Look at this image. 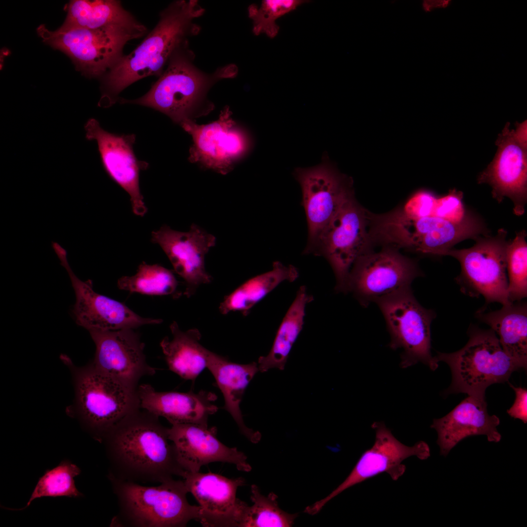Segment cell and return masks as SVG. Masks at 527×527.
Returning a JSON list of instances; mask_svg holds the SVG:
<instances>
[{
  "label": "cell",
  "instance_id": "cell-1",
  "mask_svg": "<svg viewBox=\"0 0 527 527\" xmlns=\"http://www.w3.org/2000/svg\"><path fill=\"white\" fill-rule=\"evenodd\" d=\"M168 428L159 417L141 408L127 416L103 439L111 465L109 478L161 483L182 477Z\"/></svg>",
  "mask_w": 527,
  "mask_h": 527
},
{
  "label": "cell",
  "instance_id": "cell-2",
  "mask_svg": "<svg viewBox=\"0 0 527 527\" xmlns=\"http://www.w3.org/2000/svg\"><path fill=\"white\" fill-rule=\"evenodd\" d=\"M204 9L196 0L171 2L160 14L154 29L130 53L123 55L103 77L99 104L108 107L118 101L119 94L142 79L159 77L174 51L189 37L199 33L194 22Z\"/></svg>",
  "mask_w": 527,
  "mask_h": 527
},
{
  "label": "cell",
  "instance_id": "cell-3",
  "mask_svg": "<svg viewBox=\"0 0 527 527\" xmlns=\"http://www.w3.org/2000/svg\"><path fill=\"white\" fill-rule=\"evenodd\" d=\"M194 58L188 41L185 42L174 51L163 72L145 94L134 100L120 98L118 101L154 109L180 125L192 120L211 86L219 80L234 78L238 71L236 65L231 64L207 74L195 65Z\"/></svg>",
  "mask_w": 527,
  "mask_h": 527
},
{
  "label": "cell",
  "instance_id": "cell-4",
  "mask_svg": "<svg viewBox=\"0 0 527 527\" xmlns=\"http://www.w3.org/2000/svg\"><path fill=\"white\" fill-rule=\"evenodd\" d=\"M109 479L119 507L114 526L183 527L192 520L200 521L201 507L188 503L183 480L172 478L152 486Z\"/></svg>",
  "mask_w": 527,
  "mask_h": 527
},
{
  "label": "cell",
  "instance_id": "cell-5",
  "mask_svg": "<svg viewBox=\"0 0 527 527\" xmlns=\"http://www.w3.org/2000/svg\"><path fill=\"white\" fill-rule=\"evenodd\" d=\"M73 378V408L86 429L100 441L127 416L141 409L138 389L97 369L91 363L77 366L61 357Z\"/></svg>",
  "mask_w": 527,
  "mask_h": 527
},
{
  "label": "cell",
  "instance_id": "cell-6",
  "mask_svg": "<svg viewBox=\"0 0 527 527\" xmlns=\"http://www.w3.org/2000/svg\"><path fill=\"white\" fill-rule=\"evenodd\" d=\"M467 332L469 340L463 347L452 353L438 352L434 358L451 369L452 381L446 394L485 398L489 385L508 382L512 373L521 368L503 350L492 329L471 325Z\"/></svg>",
  "mask_w": 527,
  "mask_h": 527
},
{
  "label": "cell",
  "instance_id": "cell-7",
  "mask_svg": "<svg viewBox=\"0 0 527 527\" xmlns=\"http://www.w3.org/2000/svg\"><path fill=\"white\" fill-rule=\"evenodd\" d=\"M37 31L43 42L67 54L77 68L90 78L103 77L123 57L127 42L147 32L144 25L97 29L61 26L51 31L41 24Z\"/></svg>",
  "mask_w": 527,
  "mask_h": 527
},
{
  "label": "cell",
  "instance_id": "cell-8",
  "mask_svg": "<svg viewBox=\"0 0 527 527\" xmlns=\"http://www.w3.org/2000/svg\"><path fill=\"white\" fill-rule=\"evenodd\" d=\"M381 235L384 244L396 249L441 256L463 240L487 234L482 220L474 215L457 223L433 215L412 217L396 209L385 217Z\"/></svg>",
  "mask_w": 527,
  "mask_h": 527
},
{
  "label": "cell",
  "instance_id": "cell-9",
  "mask_svg": "<svg viewBox=\"0 0 527 527\" xmlns=\"http://www.w3.org/2000/svg\"><path fill=\"white\" fill-rule=\"evenodd\" d=\"M507 231L501 228L494 236H479L470 248H451L441 256H450L460 263L461 271L456 281L462 292L471 297L482 296L486 304L512 303L508 294L507 271Z\"/></svg>",
  "mask_w": 527,
  "mask_h": 527
},
{
  "label": "cell",
  "instance_id": "cell-10",
  "mask_svg": "<svg viewBox=\"0 0 527 527\" xmlns=\"http://www.w3.org/2000/svg\"><path fill=\"white\" fill-rule=\"evenodd\" d=\"M390 337L389 346L403 350L401 366L407 368L421 362L432 370L438 363L431 352L430 326L436 317L431 309L424 307L409 287L378 300Z\"/></svg>",
  "mask_w": 527,
  "mask_h": 527
},
{
  "label": "cell",
  "instance_id": "cell-11",
  "mask_svg": "<svg viewBox=\"0 0 527 527\" xmlns=\"http://www.w3.org/2000/svg\"><path fill=\"white\" fill-rule=\"evenodd\" d=\"M368 213L357 201L354 192L350 194L323 232L312 254L324 257L331 266L336 292L346 293L353 264L373 250L374 244L368 230Z\"/></svg>",
  "mask_w": 527,
  "mask_h": 527
},
{
  "label": "cell",
  "instance_id": "cell-12",
  "mask_svg": "<svg viewBox=\"0 0 527 527\" xmlns=\"http://www.w3.org/2000/svg\"><path fill=\"white\" fill-rule=\"evenodd\" d=\"M293 176L302 194L308 236L304 254H312L323 232L341 205L354 193L352 179L341 173L324 154L314 166L296 168Z\"/></svg>",
  "mask_w": 527,
  "mask_h": 527
},
{
  "label": "cell",
  "instance_id": "cell-13",
  "mask_svg": "<svg viewBox=\"0 0 527 527\" xmlns=\"http://www.w3.org/2000/svg\"><path fill=\"white\" fill-rule=\"evenodd\" d=\"M422 275L416 261L399 249L385 246L358 258L348 277L346 293H351L366 307L372 302L411 287L414 280Z\"/></svg>",
  "mask_w": 527,
  "mask_h": 527
},
{
  "label": "cell",
  "instance_id": "cell-14",
  "mask_svg": "<svg viewBox=\"0 0 527 527\" xmlns=\"http://www.w3.org/2000/svg\"><path fill=\"white\" fill-rule=\"evenodd\" d=\"M372 428L375 438L373 446L361 455L345 479L325 498L307 506L304 511L310 515L318 513L330 500L347 488L383 473L397 481L405 471L403 462L415 456L420 460L430 456L428 444L421 441L408 446L398 440L383 422H374Z\"/></svg>",
  "mask_w": 527,
  "mask_h": 527
},
{
  "label": "cell",
  "instance_id": "cell-15",
  "mask_svg": "<svg viewBox=\"0 0 527 527\" xmlns=\"http://www.w3.org/2000/svg\"><path fill=\"white\" fill-rule=\"evenodd\" d=\"M53 247L67 271L75 291L76 302L72 312L78 325L88 331L116 330L162 322L161 319L142 317L124 304L95 292L91 280L82 281L74 273L65 250L57 243Z\"/></svg>",
  "mask_w": 527,
  "mask_h": 527
},
{
  "label": "cell",
  "instance_id": "cell-16",
  "mask_svg": "<svg viewBox=\"0 0 527 527\" xmlns=\"http://www.w3.org/2000/svg\"><path fill=\"white\" fill-rule=\"evenodd\" d=\"M96 351L92 364L99 371L137 390L144 376L156 369L147 362L144 343L135 329L88 330Z\"/></svg>",
  "mask_w": 527,
  "mask_h": 527
},
{
  "label": "cell",
  "instance_id": "cell-17",
  "mask_svg": "<svg viewBox=\"0 0 527 527\" xmlns=\"http://www.w3.org/2000/svg\"><path fill=\"white\" fill-rule=\"evenodd\" d=\"M225 107L219 119L211 123L198 125L192 120L181 125L191 136L193 144L189 160L223 175L232 168L234 162L247 150L249 140L231 118Z\"/></svg>",
  "mask_w": 527,
  "mask_h": 527
},
{
  "label": "cell",
  "instance_id": "cell-18",
  "mask_svg": "<svg viewBox=\"0 0 527 527\" xmlns=\"http://www.w3.org/2000/svg\"><path fill=\"white\" fill-rule=\"evenodd\" d=\"M86 139L95 141L103 168L109 176L129 195L133 213L142 217L147 212L140 188L141 171L148 164L139 160L133 150L134 134L118 135L103 129L98 121L89 119L84 125Z\"/></svg>",
  "mask_w": 527,
  "mask_h": 527
},
{
  "label": "cell",
  "instance_id": "cell-19",
  "mask_svg": "<svg viewBox=\"0 0 527 527\" xmlns=\"http://www.w3.org/2000/svg\"><path fill=\"white\" fill-rule=\"evenodd\" d=\"M152 242L158 244L170 261L174 272L184 281L183 293L193 296L201 285L212 282L205 268V255L216 244V238L195 223L187 232L171 229L166 225L151 234Z\"/></svg>",
  "mask_w": 527,
  "mask_h": 527
},
{
  "label": "cell",
  "instance_id": "cell-20",
  "mask_svg": "<svg viewBox=\"0 0 527 527\" xmlns=\"http://www.w3.org/2000/svg\"><path fill=\"white\" fill-rule=\"evenodd\" d=\"M507 122L495 142L497 150L492 161L481 172L478 183H487L494 199L501 203L511 199L513 212L523 215L527 201V149L516 140Z\"/></svg>",
  "mask_w": 527,
  "mask_h": 527
},
{
  "label": "cell",
  "instance_id": "cell-21",
  "mask_svg": "<svg viewBox=\"0 0 527 527\" xmlns=\"http://www.w3.org/2000/svg\"><path fill=\"white\" fill-rule=\"evenodd\" d=\"M182 478L188 492L201 507L199 522L203 527H239L247 504L236 497L243 477L229 479L219 474L186 472Z\"/></svg>",
  "mask_w": 527,
  "mask_h": 527
},
{
  "label": "cell",
  "instance_id": "cell-22",
  "mask_svg": "<svg viewBox=\"0 0 527 527\" xmlns=\"http://www.w3.org/2000/svg\"><path fill=\"white\" fill-rule=\"evenodd\" d=\"M168 432L178 463L185 472H198L202 466L218 462L232 464L240 471L251 470L243 452L226 446L218 439L216 427L177 424L172 425Z\"/></svg>",
  "mask_w": 527,
  "mask_h": 527
},
{
  "label": "cell",
  "instance_id": "cell-23",
  "mask_svg": "<svg viewBox=\"0 0 527 527\" xmlns=\"http://www.w3.org/2000/svg\"><path fill=\"white\" fill-rule=\"evenodd\" d=\"M500 419L489 415L485 398L468 395L443 417L433 420L431 427L438 434L440 454L446 456L464 439L484 435L489 442H499L501 435L497 429Z\"/></svg>",
  "mask_w": 527,
  "mask_h": 527
},
{
  "label": "cell",
  "instance_id": "cell-24",
  "mask_svg": "<svg viewBox=\"0 0 527 527\" xmlns=\"http://www.w3.org/2000/svg\"><path fill=\"white\" fill-rule=\"evenodd\" d=\"M138 394L141 409L163 417L171 425L195 424L208 426L210 415L218 409L216 395L201 390L197 393L158 391L149 384L140 385Z\"/></svg>",
  "mask_w": 527,
  "mask_h": 527
},
{
  "label": "cell",
  "instance_id": "cell-25",
  "mask_svg": "<svg viewBox=\"0 0 527 527\" xmlns=\"http://www.w3.org/2000/svg\"><path fill=\"white\" fill-rule=\"evenodd\" d=\"M207 368L215 379L224 400V408L236 423L240 431L253 443H258L261 434L245 425L240 405L246 388L259 371L258 363L240 364L207 349Z\"/></svg>",
  "mask_w": 527,
  "mask_h": 527
},
{
  "label": "cell",
  "instance_id": "cell-26",
  "mask_svg": "<svg viewBox=\"0 0 527 527\" xmlns=\"http://www.w3.org/2000/svg\"><path fill=\"white\" fill-rule=\"evenodd\" d=\"M476 317L488 325L499 338L505 352L521 368L527 365V304L512 303L498 310L476 312Z\"/></svg>",
  "mask_w": 527,
  "mask_h": 527
},
{
  "label": "cell",
  "instance_id": "cell-27",
  "mask_svg": "<svg viewBox=\"0 0 527 527\" xmlns=\"http://www.w3.org/2000/svg\"><path fill=\"white\" fill-rule=\"evenodd\" d=\"M172 338L165 337L160 346L171 371L186 380L195 381L207 367V350L200 343L202 335L197 328L182 330L173 321L169 326Z\"/></svg>",
  "mask_w": 527,
  "mask_h": 527
},
{
  "label": "cell",
  "instance_id": "cell-28",
  "mask_svg": "<svg viewBox=\"0 0 527 527\" xmlns=\"http://www.w3.org/2000/svg\"><path fill=\"white\" fill-rule=\"evenodd\" d=\"M299 275L294 266L274 262L271 270L247 280L226 296L220 303L219 311L223 315L238 311L246 316L253 306L280 284L293 282Z\"/></svg>",
  "mask_w": 527,
  "mask_h": 527
},
{
  "label": "cell",
  "instance_id": "cell-29",
  "mask_svg": "<svg viewBox=\"0 0 527 527\" xmlns=\"http://www.w3.org/2000/svg\"><path fill=\"white\" fill-rule=\"evenodd\" d=\"M63 27L97 29L111 26L140 27L143 25L122 6L120 0H74L67 6Z\"/></svg>",
  "mask_w": 527,
  "mask_h": 527
},
{
  "label": "cell",
  "instance_id": "cell-30",
  "mask_svg": "<svg viewBox=\"0 0 527 527\" xmlns=\"http://www.w3.org/2000/svg\"><path fill=\"white\" fill-rule=\"evenodd\" d=\"M312 300L313 296L308 294L306 286H300L278 329L268 354L258 359L260 372L271 368L284 369L292 347L303 328L306 305Z\"/></svg>",
  "mask_w": 527,
  "mask_h": 527
},
{
  "label": "cell",
  "instance_id": "cell-31",
  "mask_svg": "<svg viewBox=\"0 0 527 527\" xmlns=\"http://www.w3.org/2000/svg\"><path fill=\"white\" fill-rule=\"evenodd\" d=\"M174 272L160 264L142 262L135 275L121 277L117 284L120 289L131 293L179 297L178 282Z\"/></svg>",
  "mask_w": 527,
  "mask_h": 527
},
{
  "label": "cell",
  "instance_id": "cell-32",
  "mask_svg": "<svg viewBox=\"0 0 527 527\" xmlns=\"http://www.w3.org/2000/svg\"><path fill=\"white\" fill-rule=\"evenodd\" d=\"M278 496L274 492L267 496L261 494L259 487L251 486L250 499L253 505L246 506L239 527H289L292 526L298 516L297 513H288L279 507Z\"/></svg>",
  "mask_w": 527,
  "mask_h": 527
},
{
  "label": "cell",
  "instance_id": "cell-33",
  "mask_svg": "<svg viewBox=\"0 0 527 527\" xmlns=\"http://www.w3.org/2000/svg\"><path fill=\"white\" fill-rule=\"evenodd\" d=\"M81 473L76 465L63 461L54 468L47 470L39 479L26 506L17 510L28 507L35 499L43 497L67 496L79 497L82 496L77 488L74 478Z\"/></svg>",
  "mask_w": 527,
  "mask_h": 527
},
{
  "label": "cell",
  "instance_id": "cell-34",
  "mask_svg": "<svg viewBox=\"0 0 527 527\" xmlns=\"http://www.w3.org/2000/svg\"><path fill=\"white\" fill-rule=\"evenodd\" d=\"M526 236L524 230L517 232L507 247L508 294L511 303L521 301L527 296Z\"/></svg>",
  "mask_w": 527,
  "mask_h": 527
},
{
  "label": "cell",
  "instance_id": "cell-35",
  "mask_svg": "<svg viewBox=\"0 0 527 527\" xmlns=\"http://www.w3.org/2000/svg\"><path fill=\"white\" fill-rule=\"evenodd\" d=\"M306 2L308 1L264 0L260 6L252 4L248 8V13L253 21V33L257 36L264 33L270 38L275 37L279 30L276 20Z\"/></svg>",
  "mask_w": 527,
  "mask_h": 527
},
{
  "label": "cell",
  "instance_id": "cell-36",
  "mask_svg": "<svg viewBox=\"0 0 527 527\" xmlns=\"http://www.w3.org/2000/svg\"><path fill=\"white\" fill-rule=\"evenodd\" d=\"M463 193L455 189L442 197H436L430 215H433L455 222H462L473 214L468 213L463 203Z\"/></svg>",
  "mask_w": 527,
  "mask_h": 527
},
{
  "label": "cell",
  "instance_id": "cell-37",
  "mask_svg": "<svg viewBox=\"0 0 527 527\" xmlns=\"http://www.w3.org/2000/svg\"><path fill=\"white\" fill-rule=\"evenodd\" d=\"M509 385L514 390L516 397L511 407L507 413L514 419H519L524 423L527 422V390L526 388L515 387L507 382Z\"/></svg>",
  "mask_w": 527,
  "mask_h": 527
},
{
  "label": "cell",
  "instance_id": "cell-38",
  "mask_svg": "<svg viewBox=\"0 0 527 527\" xmlns=\"http://www.w3.org/2000/svg\"><path fill=\"white\" fill-rule=\"evenodd\" d=\"M515 127L513 133L516 140L522 147L527 149V121L516 122Z\"/></svg>",
  "mask_w": 527,
  "mask_h": 527
},
{
  "label": "cell",
  "instance_id": "cell-39",
  "mask_svg": "<svg viewBox=\"0 0 527 527\" xmlns=\"http://www.w3.org/2000/svg\"><path fill=\"white\" fill-rule=\"evenodd\" d=\"M450 0H426L422 3V7L426 12L431 11L435 8H445L450 3Z\"/></svg>",
  "mask_w": 527,
  "mask_h": 527
}]
</instances>
